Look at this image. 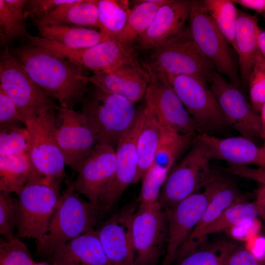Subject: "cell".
<instances>
[{
	"label": "cell",
	"instance_id": "1",
	"mask_svg": "<svg viewBox=\"0 0 265 265\" xmlns=\"http://www.w3.org/2000/svg\"><path fill=\"white\" fill-rule=\"evenodd\" d=\"M15 54L31 79L59 106L73 108L82 101L89 83L84 68L29 42Z\"/></svg>",
	"mask_w": 265,
	"mask_h": 265
},
{
	"label": "cell",
	"instance_id": "2",
	"mask_svg": "<svg viewBox=\"0 0 265 265\" xmlns=\"http://www.w3.org/2000/svg\"><path fill=\"white\" fill-rule=\"evenodd\" d=\"M100 215L97 207L83 200L67 184L43 238L36 242V254L49 259L78 236L94 230Z\"/></svg>",
	"mask_w": 265,
	"mask_h": 265
},
{
	"label": "cell",
	"instance_id": "3",
	"mask_svg": "<svg viewBox=\"0 0 265 265\" xmlns=\"http://www.w3.org/2000/svg\"><path fill=\"white\" fill-rule=\"evenodd\" d=\"M81 112L87 119L97 143L114 149L134 122L138 110L134 104L118 95L94 86L82 100Z\"/></svg>",
	"mask_w": 265,
	"mask_h": 265
},
{
	"label": "cell",
	"instance_id": "4",
	"mask_svg": "<svg viewBox=\"0 0 265 265\" xmlns=\"http://www.w3.org/2000/svg\"><path fill=\"white\" fill-rule=\"evenodd\" d=\"M60 187V183L44 178L27 183L16 194L18 237L41 240L57 205Z\"/></svg>",
	"mask_w": 265,
	"mask_h": 265
},
{
	"label": "cell",
	"instance_id": "5",
	"mask_svg": "<svg viewBox=\"0 0 265 265\" xmlns=\"http://www.w3.org/2000/svg\"><path fill=\"white\" fill-rule=\"evenodd\" d=\"M152 53L149 63L165 74L193 76L208 84L217 72L197 46L188 26Z\"/></svg>",
	"mask_w": 265,
	"mask_h": 265
},
{
	"label": "cell",
	"instance_id": "6",
	"mask_svg": "<svg viewBox=\"0 0 265 265\" xmlns=\"http://www.w3.org/2000/svg\"><path fill=\"white\" fill-rule=\"evenodd\" d=\"M189 19V28L199 49L218 73L239 88L241 82L234 50L205 9L202 0H190Z\"/></svg>",
	"mask_w": 265,
	"mask_h": 265
},
{
	"label": "cell",
	"instance_id": "7",
	"mask_svg": "<svg viewBox=\"0 0 265 265\" xmlns=\"http://www.w3.org/2000/svg\"><path fill=\"white\" fill-rule=\"evenodd\" d=\"M0 87L15 104L22 119L35 117L58 108L53 98L29 77L7 47L1 53Z\"/></svg>",
	"mask_w": 265,
	"mask_h": 265
},
{
	"label": "cell",
	"instance_id": "8",
	"mask_svg": "<svg viewBox=\"0 0 265 265\" xmlns=\"http://www.w3.org/2000/svg\"><path fill=\"white\" fill-rule=\"evenodd\" d=\"M211 160L206 148L195 137L187 153L169 171L163 183L159 202L164 209L173 207L205 186L213 173L210 166Z\"/></svg>",
	"mask_w": 265,
	"mask_h": 265
},
{
	"label": "cell",
	"instance_id": "9",
	"mask_svg": "<svg viewBox=\"0 0 265 265\" xmlns=\"http://www.w3.org/2000/svg\"><path fill=\"white\" fill-rule=\"evenodd\" d=\"M224 180L213 173L202 192L193 193L173 207L165 209L167 246L161 265H171L176 259L179 250L200 220L213 194Z\"/></svg>",
	"mask_w": 265,
	"mask_h": 265
},
{
	"label": "cell",
	"instance_id": "10",
	"mask_svg": "<svg viewBox=\"0 0 265 265\" xmlns=\"http://www.w3.org/2000/svg\"><path fill=\"white\" fill-rule=\"evenodd\" d=\"M56 110L27 118L23 123L30 135L28 154L34 167L48 181L60 184L66 164L54 134Z\"/></svg>",
	"mask_w": 265,
	"mask_h": 265
},
{
	"label": "cell",
	"instance_id": "11",
	"mask_svg": "<svg viewBox=\"0 0 265 265\" xmlns=\"http://www.w3.org/2000/svg\"><path fill=\"white\" fill-rule=\"evenodd\" d=\"M144 68L149 75L146 105L165 128L181 134L202 133L169 84L165 75L149 62Z\"/></svg>",
	"mask_w": 265,
	"mask_h": 265
},
{
	"label": "cell",
	"instance_id": "12",
	"mask_svg": "<svg viewBox=\"0 0 265 265\" xmlns=\"http://www.w3.org/2000/svg\"><path fill=\"white\" fill-rule=\"evenodd\" d=\"M29 42L44 48L83 68L98 72L113 69L126 62L137 60L132 46L115 39L107 40L85 49H72L55 42L29 34Z\"/></svg>",
	"mask_w": 265,
	"mask_h": 265
},
{
	"label": "cell",
	"instance_id": "13",
	"mask_svg": "<svg viewBox=\"0 0 265 265\" xmlns=\"http://www.w3.org/2000/svg\"><path fill=\"white\" fill-rule=\"evenodd\" d=\"M165 75L187 112L201 128L202 133H208V132L228 126L207 83L193 76Z\"/></svg>",
	"mask_w": 265,
	"mask_h": 265
},
{
	"label": "cell",
	"instance_id": "14",
	"mask_svg": "<svg viewBox=\"0 0 265 265\" xmlns=\"http://www.w3.org/2000/svg\"><path fill=\"white\" fill-rule=\"evenodd\" d=\"M132 235L133 265H157L167 236L165 210L159 202L138 204L133 219Z\"/></svg>",
	"mask_w": 265,
	"mask_h": 265
},
{
	"label": "cell",
	"instance_id": "15",
	"mask_svg": "<svg viewBox=\"0 0 265 265\" xmlns=\"http://www.w3.org/2000/svg\"><path fill=\"white\" fill-rule=\"evenodd\" d=\"M116 168L115 149L106 144L97 143L77 166L75 170L78 173L76 178L67 184L97 207L114 177Z\"/></svg>",
	"mask_w": 265,
	"mask_h": 265
},
{
	"label": "cell",
	"instance_id": "16",
	"mask_svg": "<svg viewBox=\"0 0 265 265\" xmlns=\"http://www.w3.org/2000/svg\"><path fill=\"white\" fill-rule=\"evenodd\" d=\"M54 134L66 164L74 170L97 143L82 113L65 106L56 110Z\"/></svg>",
	"mask_w": 265,
	"mask_h": 265
},
{
	"label": "cell",
	"instance_id": "17",
	"mask_svg": "<svg viewBox=\"0 0 265 265\" xmlns=\"http://www.w3.org/2000/svg\"><path fill=\"white\" fill-rule=\"evenodd\" d=\"M145 117V107L138 110L137 116L120 140L116 149L117 168L110 185L98 205L100 214L108 212L126 188L133 184L138 165L137 138Z\"/></svg>",
	"mask_w": 265,
	"mask_h": 265
},
{
	"label": "cell",
	"instance_id": "18",
	"mask_svg": "<svg viewBox=\"0 0 265 265\" xmlns=\"http://www.w3.org/2000/svg\"><path fill=\"white\" fill-rule=\"evenodd\" d=\"M211 84L228 125L241 136L254 142L262 139L260 115L255 112L238 88L227 82L217 72Z\"/></svg>",
	"mask_w": 265,
	"mask_h": 265
},
{
	"label": "cell",
	"instance_id": "19",
	"mask_svg": "<svg viewBox=\"0 0 265 265\" xmlns=\"http://www.w3.org/2000/svg\"><path fill=\"white\" fill-rule=\"evenodd\" d=\"M137 207V204L129 205L96 230L111 265H133L132 222Z\"/></svg>",
	"mask_w": 265,
	"mask_h": 265
},
{
	"label": "cell",
	"instance_id": "20",
	"mask_svg": "<svg viewBox=\"0 0 265 265\" xmlns=\"http://www.w3.org/2000/svg\"><path fill=\"white\" fill-rule=\"evenodd\" d=\"M88 81L94 86L134 104L145 95L149 75L135 60L110 70L95 72L88 77Z\"/></svg>",
	"mask_w": 265,
	"mask_h": 265
},
{
	"label": "cell",
	"instance_id": "21",
	"mask_svg": "<svg viewBox=\"0 0 265 265\" xmlns=\"http://www.w3.org/2000/svg\"><path fill=\"white\" fill-rule=\"evenodd\" d=\"M196 139L206 148L211 159L225 160L231 165H255L265 168V147L241 136L221 138L207 133Z\"/></svg>",
	"mask_w": 265,
	"mask_h": 265
},
{
	"label": "cell",
	"instance_id": "22",
	"mask_svg": "<svg viewBox=\"0 0 265 265\" xmlns=\"http://www.w3.org/2000/svg\"><path fill=\"white\" fill-rule=\"evenodd\" d=\"M190 0H167L158 10L151 25L137 40L144 50H154L185 27L189 18Z\"/></svg>",
	"mask_w": 265,
	"mask_h": 265
},
{
	"label": "cell",
	"instance_id": "23",
	"mask_svg": "<svg viewBox=\"0 0 265 265\" xmlns=\"http://www.w3.org/2000/svg\"><path fill=\"white\" fill-rule=\"evenodd\" d=\"M49 261L56 265H111L94 230L68 242Z\"/></svg>",
	"mask_w": 265,
	"mask_h": 265
},
{
	"label": "cell",
	"instance_id": "24",
	"mask_svg": "<svg viewBox=\"0 0 265 265\" xmlns=\"http://www.w3.org/2000/svg\"><path fill=\"white\" fill-rule=\"evenodd\" d=\"M242 201H244L243 196L236 186L224 179L213 194L200 220L179 250L176 259L180 260L196 250L203 231L214 222L226 209Z\"/></svg>",
	"mask_w": 265,
	"mask_h": 265
},
{
	"label": "cell",
	"instance_id": "25",
	"mask_svg": "<svg viewBox=\"0 0 265 265\" xmlns=\"http://www.w3.org/2000/svg\"><path fill=\"white\" fill-rule=\"evenodd\" d=\"M260 29L256 16L238 10L236 31V53L238 56L241 84L245 86L259 52L258 38Z\"/></svg>",
	"mask_w": 265,
	"mask_h": 265
},
{
	"label": "cell",
	"instance_id": "26",
	"mask_svg": "<svg viewBox=\"0 0 265 265\" xmlns=\"http://www.w3.org/2000/svg\"><path fill=\"white\" fill-rule=\"evenodd\" d=\"M98 0H76L63 4L41 17L33 19L37 26L62 24L92 29L98 28Z\"/></svg>",
	"mask_w": 265,
	"mask_h": 265
},
{
	"label": "cell",
	"instance_id": "27",
	"mask_svg": "<svg viewBox=\"0 0 265 265\" xmlns=\"http://www.w3.org/2000/svg\"><path fill=\"white\" fill-rule=\"evenodd\" d=\"M28 153L0 155V191L17 194L27 183L44 179Z\"/></svg>",
	"mask_w": 265,
	"mask_h": 265
},
{
	"label": "cell",
	"instance_id": "28",
	"mask_svg": "<svg viewBox=\"0 0 265 265\" xmlns=\"http://www.w3.org/2000/svg\"><path fill=\"white\" fill-rule=\"evenodd\" d=\"M145 107V119L137 141L138 165L133 184H136L141 180L152 166L166 129L146 105Z\"/></svg>",
	"mask_w": 265,
	"mask_h": 265
},
{
	"label": "cell",
	"instance_id": "29",
	"mask_svg": "<svg viewBox=\"0 0 265 265\" xmlns=\"http://www.w3.org/2000/svg\"><path fill=\"white\" fill-rule=\"evenodd\" d=\"M40 37L72 49H85L109 40L100 31L62 24L36 26Z\"/></svg>",
	"mask_w": 265,
	"mask_h": 265
},
{
	"label": "cell",
	"instance_id": "30",
	"mask_svg": "<svg viewBox=\"0 0 265 265\" xmlns=\"http://www.w3.org/2000/svg\"><path fill=\"white\" fill-rule=\"evenodd\" d=\"M167 0H142L135 1L127 23L115 39L131 46L141 36L152 22L159 8Z\"/></svg>",
	"mask_w": 265,
	"mask_h": 265
},
{
	"label": "cell",
	"instance_id": "31",
	"mask_svg": "<svg viewBox=\"0 0 265 265\" xmlns=\"http://www.w3.org/2000/svg\"><path fill=\"white\" fill-rule=\"evenodd\" d=\"M98 28L108 39H115L124 28L131 8L127 0H98Z\"/></svg>",
	"mask_w": 265,
	"mask_h": 265
},
{
	"label": "cell",
	"instance_id": "32",
	"mask_svg": "<svg viewBox=\"0 0 265 265\" xmlns=\"http://www.w3.org/2000/svg\"><path fill=\"white\" fill-rule=\"evenodd\" d=\"M198 134H181L166 129L153 165L169 172L175 161L191 146Z\"/></svg>",
	"mask_w": 265,
	"mask_h": 265
},
{
	"label": "cell",
	"instance_id": "33",
	"mask_svg": "<svg viewBox=\"0 0 265 265\" xmlns=\"http://www.w3.org/2000/svg\"><path fill=\"white\" fill-rule=\"evenodd\" d=\"M25 0H0V27L2 41L9 42L18 36L27 37L24 8Z\"/></svg>",
	"mask_w": 265,
	"mask_h": 265
},
{
	"label": "cell",
	"instance_id": "34",
	"mask_svg": "<svg viewBox=\"0 0 265 265\" xmlns=\"http://www.w3.org/2000/svg\"><path fill=\"white\" fill-rule=\"evenodd\" d=\"M202 2L207 12L236 52L238 10L235 3L231 0H204Z\"/></svg>",
	"mask_w": 265,
	"mask_h": 265
},
{
	"label": "cell",
	"instance_id": "35",
	"mask_svg": "<svg viewBox=\"0 0 265 265\" xmlns=\"http://www.w3.org/2000/svg\"><path fill=\"white\" fill-rule=\"evenodd\" d=\"M258 216L254 202H247L244 201L231 206L214 222L203 231L199 239L198 247L208 235L238 226L246 221H253Z\"/></svg>",
	"mask_w": 265,
	"mask_h": 265
},
{
	"label": "cell",
	"instance_id": "36",
	"mask_svg": "<svg viewBox=\"0 0 265 265\" xmlns=\"http://www.w3.org/2000/svg\"><path fill=\"white\" fill-rule=\"evenodd\" d=\"M0 155L28 153L30 138L26 127L17 124L0 127Z\"/></svg>",
	"mask_w": 265,
	"mask_h": 265
},
{
	"label": "cell",
	"instance_id": "37",
	"mask_svg": "<svg viewBox=\"0 0 265 265\" xmlns=\"http://www.w3.org/2000/svg\"><path fill=\"white\" fill-rule=\"evenodd\" d=\"M236 246L223 242L195 250L181 259L178 265H225L227 258Z\"/></svg>",
	"mask_w": 265,
	"mask_h": 265
},
{
	"label": "cell",
	"instance_id": "38",
	"mask_svg": "<svg viewBox=\"0 0 265 265\" xmlns=\"http://www.w3.org/2000/svg\"><path fill=\"white\" fill-rule=\"evenodd\" d=\"M169 172L153 165L141 178L138 202L152 205L159 202L160 191Z\"/></svg>",
	"mask_w": 265,
	"mask_h": 265
},
{
	"label": "cell",
	"instance_id": "39",
	"mask_svg": "<svg viewBox=\"0 0 265 265\" xmlns=\"http://www.w3.org/2000/svg\"><path fill=\"white\" fill-rule=\"evenodd\" d=\"M27 246L16 238L0 239V265H34Z\"/></svg>",
	"mask_w": 265,
	"mask_h": 265
},
{
	"label": "cell",
	"instance_id": "40",
	"mask_svg": "<svg viewBox=\"0 0 265 265\" xmlns=\"http://www.w3.org/2000/svg\"><path fill=\"white\" fill-rule=\"evenodd\" d=\"M248 84L251 105L258 114L265 103V58L259 52Z\"/></svg>",
	"mask_w": 265,
	"mask_h": 265
},
{
	"label": "cell",
	"instance_id": "41",
	"mask_svg": "<svg viewBox=\"0 0 265 265\" xmlns=\"http://www.w3.org/2000/svg\"><path fill=\"white\" fill-rule=\"evenodd\" d=\"M17 199L11 193L0 191V233L5 239L16 238L14 230L17 226Z\"/></svg>",
	"mask_w": 265,
	"mask_h": 265
},
{
	"label": "cell",
	"instance_id": "42",
	"mask_svg": "<svg viewBox=\"0 0 265 265\" xmlns=\"http://www.w3.org/2000/svg\"><path fill=\"white\" fill-rule=\"evenodd\" d=\"M76 0H30L26 4L24 13L26 19H33L44 16L63 4L74 2Z\"/></svg>",
	"mask_w": 265,
	"mask_h": 265
},
{
	"label": "cell",
	"instance_id": "43",
	"mask_svg": "<svg viewBox=\"0 0 265 265\" xmlns=\"http://www.w3.org/2000/svg\"><path fill=\"white\" fill-rule=\"evenodd\" d=\"M22 122L21 114L13 101L0 87V126Z\"/></svg>",
	"mask_w": 265,
	"mask_h": 265
},
{
	"label": "cell",
	"instance_id": "44",
	"mask_svg": "<svg viewBox=\"0 0 265 265\" xmlns=\"http://www.w3.org/2000/svg\"><path fill=\"white\" fill-rule=\"evenodd\" d=\"M225 265H265V261L246 248L236 246L227 258Z\"/></svg>",
	"mask_w": 265,
	"mask_h": 265
},
{
	"label": "cell",
	"instance_id": "45",
	"mask_svg": "<svg viewBox=\"0 0 265 265\" xmlns=\"http://www.w3.org/2000/svg\"><path fill=\"white\" fill-rule=\"evenodd\" d=\"M254 202L259 216L265 220V184H260L257 188Z\"/></svg>",
	"mask_w": 265,
	"mask_h": 265
},
{
	"label": "cell",
	"instance_id": "46",
	"mask_svg": "<svg viewBox=\"0 0 265 265\" xmlns=\"http://www.w3.org/2000/svg\"><path fill=\"white\" fill-rule=\"evenodd\" d=\"M233 1L258 13L265 12V0H234Z\"/></svg>",
	"mask_w": 265,
	"mask_h": 265
},
{
	"label": "cell",
	"instance_id": "47",
	"mask_svg": "<svg viewBox=\"0 0 265 265\" xmlns=\"http://www.w3.org/2000/svg\"><path fill=\"white\" fill-rule=\"evenodd\" d=\"M260 113V122L262 133V139L264 142L263 146L265 147V103L263 106Z\"/></svg>",
	"mask_w": 265,
	"mask_h": 265
},
{
	"label": "cell",
	"instance_id": "48",
	"mask_svg": "<svg viewBox=\"0 0 265 265\" xmlns=\"http://www.w3.org/2000/svg\"><path fill=\"white\" fill-rule=\"evenodd\" d=\"M259 50L265 58V30H261L258 38Z\"/></svg>",
	"mask_w": 265,
	"mask_h": 265
},
{
	"label": "cell",
	"instance_id": "49",
	"mask_svg": "<svg viewBox=\"0 0 265 265\" xmlns=\"http://www.w3.org/2000/svg\"><path fill=\"white\" fill-rule=\"evenodd\" d=\"M34 265H56L53 264H49L46 262H35Z\"/></svg>",
	"mask_w": 265,
	"mask_h": 265
},
{
	"label": "cell",
	"instance_id": "50",
	"mask_svg": "<svg viewBox=\"0 0 265 265\" xmlns=\"http://www.w3.org/2000/svg\"></svg>",
	"mask_w": 265,
	"mask_h": 265
}]
</instances>
